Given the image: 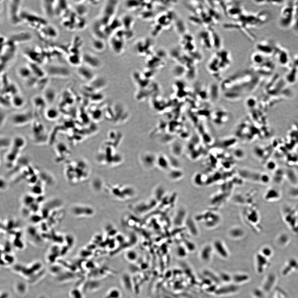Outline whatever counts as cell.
<instances>
[{
    "label": "cell",
    "mask_w": 298,
    "mask_h": 298,
    "mask_svg": "<svg viewBox=\"0 0 298 298\" xmlns=\"http://www.w3.org/2000/svg\"><path fill=\"white\" fill-rule=\"evenodd\" d=\"M77 72L78 74L84 80L92 81L95 78V74L92 69L87 66H79Z\"/></svg>",
    "instance_id": "cell-10"
},
{
    "label": "cell",
    "mask_w": 298,
    "mask_h": 298,
    "mask_svg": "<svg viewBox=\"0 0 298 298\" xmlns=\"http://www.w3.org/2000/svg\"><path fill=\"white\" fill-rule=\"evenodd\" d=\"M121 23L126 30H131L134 23V19L132 16L126 15L122 18Z\"/></svg>",
    "instance_id": "cell-17"
},
{
    "label": "cell",
    "mask_w": 298,
    "mask_h": 298,
    "mask_svg": "<svg viewBox=\"0 0 298 298\" xmlns=\"http://www.w3.org/2000/svg\"><path fill=\"white\" fill-rule=\"evenodd\" d=\"M92 46L94 49L98 52H102L106 48V44L104 42V40L97 38L92 42Z\"/></svg>",
    "instance_id": "cell-20"
},
{
    "label": "cell",
    "mask_w": 298,
    "mask_h": 298,
    "mask_svg": "<svg viewBox=\"0 0 298 298\" xmlns=\"http://www.w3.org/2000/svg\"><path fill=\"white\" fill-rule=\"evenodd\" d=\"M295 18V6L292 4H287L283 8L281 12L279 25L282 29H286L292 25Z\"/></svg>",
    "instance_id": "cell-1"
},
{
    "label": "cell",
    "mask_w": 298,
    "mask_h": 298,
    "mask_svg": "<svg viewBox=\"0 0 298 298\" xmlns=\"http://www.w3.org/2000/svg\"><path fill=\"white\" fill-rule=\"evenodd\" d=\"M81 60H82V57H80L78 53L72 54L69 57V62L72 64L74 65H79L81 63Z\"/></svg>",
    "instance_id": "cell-29"
},
{
    "label": "cell",
    "mask_w": 298,
    "mask_h": 298,
    "mask_svg": "<svg viewBox=\"0 0 298 298\" xmlns=\"http://www.w3.org/2000/svg\"><path fill=\"white\" fill-rule=\"evenodd\" d=\"M82 58L86 66L91 69L99 68L102 66V62L99 58L91 53H84Z\"/></svg>",
    "instance_id": "cell-7"
},
{
    "label": "cell",
    "mask_w": 298,
    "mask_h": 298,
    "mask_svg": "<svg viewBox=\"0 0 298 298\" xmlns=\"http://www.w3.org/2000/svg\"><path fill=\"white\" fill-rule=\"evenodd\" d=\"M44 96V98L46 103L48 101H52L54 100L56 96V92L53 89L48 88L45 91Z\"/></svg>",
    "instance_id": "cell-26"
},
{
    "label": "cell",
    "mask_w": 298,
    "mask_h": 298,
    "mask_svg": "<svg viewBox=\"0 0 298 298\" xmlns=\"http://www.w3.org/2000/svg\"><path fill=\"white\" fill-rule=\"evenodd\" d=\"M214 246L216 251L220 256L226 258L227 257L228 253L226 248L221 241L219 240L215 241L214 243Z\"/></svg>",
    "instance_id": "cell-18"
},
{
    "label": "cell",
    "mask_w": 298,
    "mask_h": 298,
    "mask_svg": "<svg viewBox=\"0 0 298 298\" xmlns=\"http://www.w3.org/2000/svg\"><path fill=\"white\" fill-rule=\"evenodd\" d=\"M37 298H48L46 296H45V295H40V296L38 297Z\"/></svg>",
    "instance_id": "cell-38"
},
{
    "label": "cell",
    "mask_w": 298,
    "mask_h": 298,
    "mask_svg": "<svg viewBox=\"0 0 298 298\" xmlns=\"http://www.w3.org/2000/svg\"><path fill=\"white\" fill-rule=\"evenodd\" d=\"M174 75L177 77H181L182 75L186 74V70L183 66H177L175 67L173 69Z\"/></svg>",
    "instance_id": "cell-27"
},
{
    "label": "cell",
    "mask_w": 298,
    "mask_h": 298,
    "mask_svg": "<svg viewBox=\"0 0 298 298\" xmlns=\"http://www.w3.org/2000/svg\"><path fill=\"white\" fill-rule=\"evenodd\" d=\"M121 282L125 289L127 291H132V283L129 276L127 274H124L121 277Z\"/></svg>",
    "instance_id": "cell-22"
},
{
    "label": "cell",
    "mask_w": 298,
    "mask_h": 298,
    "mask_svg": "<svg viewBox=\"0 0 298 298\" xmlns=\"http://www.w3.org/2000/svg\"><path fill=\"white\" fill-rule=\"evenodd\" d=\"M298 69L291 66L289 71L286 75V81L289 84L295 83L297 80L298 78Z\"/></svg>",
    "instance_id": "cell-14"
},
{
    "label": "cell",
    "mask_w": 298,
    "mask_h": 298,
    "mask_svg": "<svg viewBox=\"0 0 298 298\" xmlns=\"http://www.w3.org/2000/svg\"><path fill=\"white\" fill-rule=\"evenodd\" d=\"M291 65L292 67L298 69V54L294 56Z\"/></svg>",
    "instance_id": "cell-33"
},
{
    "label": "cell",
    "mask_w": 298,
    "mask_h": 298,
    "mask_svg": "<svg viewBox=\"0 0 298 298\" xmlns=\"http://www.w3.org/2000/svg\"><path fill=\"white\" fill-rule=\"evenodd\" d=\"M15 289L18 294L23 295L27 292V285L23 281H18L15 285Z\"/></svg>",
    "instance_id": "cell-21"
},
{
    "label": "cell",
    "mask_w": 298,
    "mask_h": 298,
    "mask_svg": "<svg viewBox=\"0 0 298 298\" xmlns=\"http://www.w3.org/2000/svg\"><path fill=\"white\" fill-rule=\"evenodd\" d=\"M46 116L49 120H55L59 116V113L56 109L50 108L47 109L45 113Z\"/></svg>",
    "instance_id": "cell-25"
},
{
    "label": "cell",
    "mask_w": 298,
    "mask_h": 298,
    "mask_svg": "<svg viewBox=\"0 0 298 298\" xmlns=\"http://www.w3.org/2000/svg\"><path fill=\"white\" fill-rule=\"evenodd\" d=\"M9 298V295L6 292H3V294L1 295V298Z\"/></svg>",
    "instance_id": "cell-37"
},
{
    "label": "cell",
    "mask_w": 298,
    "mask_h": 298,
    "mask_svg": "<svg viewBox=\"0 0 298 298\" xmlns=\"http://www.w3.org/2000/svg\"><path fill=\"white\" fill-rule=\"evenodd\" d=\"M21 20L23 19L24 21L30 23L29 24L34 25L35 24L37 25H44L46 24L47 22L42 18H40L38 16H35L34 14L28 13L27 12H23L21 14Z\"/></svg>",
    "instance_id": "cell-9"
},
{
    "label": "cell",
    "mask_w": 298,
    "mask_h": 298,
    "mask_svg": "<svg viewBox=\"0 0 298 298\" xmlns=\"http://www.w3.org/2000/svg\"><path fill=\"white\" fill-rule=\"evenodd\" d=\"M274 55L277 56V57L281 65L284 67L289 65V54L285 49L276 44Z\"/></svg>",
    "instance_id": "cell-8"
},
{
    "label": "cell",
    "mask_w": 298,
    "mask_h": 298,
    "mask_svg": "<svg viewBox=\"0 0 298 298\" xmlns=\"http://www.w3.org/2000/svg\"><path fill=\"white\" fill-rule=\"evenodd\" d=\"M55 1H43V6L46 14L49 17H52L55 14L54 2Z\"/></svg>",
    "instance_id": "cell-13"
},
{
    "label": "cell",
    "mask_w": 298,
    "mask_h": 298,
    "mask_svg": "<svg viewBox=\"0 0 298 298\" xmlns=\"http://www.w3.org/2000/svg\"><path fill=\"white\" fill-rule=\"evenodd\" d=\"M32 119L33 115L31 112H18L12 115L11 118V123L16 126H21L29 124Z\"/></svg>",
    "instance_id": "cell-3"
},
{
    "label": "cell",
    "mask_w": 298,
    "mask_h": 298,
    "mask_svg": "<svg viewBox=\"0 0 298 298\" xmlns=\"http://www.w3.org/2000/svg\"><path fill=\"white\" fill-rule=\"evenodd\" d=\"M117 1H109L105 4L102 16L99 21L105 26L108 25L113 20L118 3Z\"/></svg>",
    "instance_id": "cell-2"
},
{
    "label": "cell",
    "mask_w": 298,
    "mask_h": 298,
    "mask_svg": "<svg viewBox=\"0 0 298 298\" xmlns=\"http://www.w3.org/2000/svg\"><path fill=\"white\" fill-rule=\"evenodd\" d=\"M46 29L47 34H49L50 37H56L57 36V31L56 29L52 27L48 26L46 27Z\"/></svg>",
    "instance_id": "cell-31"
},
{
    "label": "cell",
    "mask_w": 298,
    "mask_h": 298,
    "mask_svg": "<svg viewBox=\"0 0 298 298\" xmlns=\"http://www.w3.org/2000/svg\"><path fill=\"white\" fill-rule=\"evenodd\" d=\"M18 74L21 78L24 79H28L31 77L32 72L29 66H23L18 70Z\"/></svg>",
    "instance_id": "cell-19"
},
{
    "label": "cell",
    "mask_w": 298,
    "mask_h": 298,
    "mask_svg": "<svg viewBox=\"0 0 298 298\" xmlns=\"http://www.w3.org/2000/svg\"><path fill=\"white\" fill-rule=\"evenodd\" d=\"M127 259L130 261H134L136 260L137 254L136 253L134 252H128L126 255Z\"/></svg>",
    "instance_id": "cell-32"
},
{
    "label": "cell",
    "mask_w": 298,
    "mask_h": 298,
    "mask_svg": "<svg viewBox=\"0 0 298 298\" xmlns=\"http://www.w3.org/2000/svg\"><path fill=\"white\" fill-rule=\"evenodd\" d=\"M75 9L76 13L81 16H85L87 12L86 6L81 3H79L75 6Z\"/></svg>",
    "instance_id": "cell-28"
},
{
    "label": "cell",
    "mask_w": 298,
    "mask_h": 298,
    "mask_svg": "<svg viewBox=\"0 0 298 298\" xmlns=\"http://www.w3.org/2000/svg\"><path fill=\"white\" fill-rule=\"evenodd\" d=\"M12 104L16 108H21L24 105L25 101L21 96L17 95L13 96L12 100Z\"/></svg>",
    "instance_id": "cell-24"
},
{
    "label": "cell",
    "mask_w": 298,
    "mask_h": 298,
    "mask_svg": "<svg viewBox=\"0 0 298 298\" xmlns=\"http://www.w3.org/2000/svg\"><path fill=\"white\" fill-rule=\"evenodd\" d=\"M254 2L255 3L257 4L258 5H262L268 3V1H254Z\"/></svg>",
    "instance_id": "cell-36"
},
{
    "label": "cell",
    "mask_w": 298,
    "mask_h": 298,
    "mask_svg": "<svg viewBox=\"0 0 298 298\" xmlns=\"http://www.w3.org/2000/svg\"><path fill=\"white\" fill-rule=\"evenodd\" d=\"M266 57L267 56L258 52L252 55V60L255 65H256V66H259L262 65L266 62L267 60L266 59Z\"/></svg>",
    "instance_id": "cell-16"
},
{
    "label": "cell",
    "mask_w": 298,
    "mask_h": 298,
    "mask_svg": "<svg viewBox=\"0 0 298 298\" xmlns=\"http://www.w3.org/2000/svg\"><path fill=\"white\" fill-rule=\"evenodd\" d=\"M31 38L30 33L25 31L13 34L10 37V40L13 42H21L30 40Z\"/></svg>",
    "instance_id": "cell-12"
},
{
    "label": "cell",
    "mask_w": 298,
    "mask_h": 298,
    "mask_svg": "<svg viewBox=\"0 0 298 298\" xmlns=\"http://www.w3.org/2000/svg\"><path fill=\"white\" fill-rule=\"evenodd\" d=\"M47 74L50 76L66 77L70 76V72L69 69L64 66L58 65H51L46 68Z\"/></svg>",
    "instance_id": "cell-4"
},
{
    "label": "cell",
    "mask_w": 298,
    "mask_h": 298,
    "mask_svg": "<svg viewBox=\"0 0 298 298\" xmlns=\"http://www.w3.org/2000/svg\"><path fill=\"white\" fill-rule=\"evenodd\" d=\"M110 44L112 49L118 54H120L123 52L124 48V40L118 37H112L111 39Z\"/></svg>",
    "instance_id": "cell-11"
},
{
    "label": "cell",
    "mask_w": 298,
    "mask_h": 298,
    "mask_svg": "<svg viewBox=\"0 0 298 298\" xmlns=\"http://www.w3.org/2000/svg\"><path fill=\"white\" fill-rule=\"evenodd\" d=\"M201 176L200 174H198L196 175L194 178V181L195 183H196L197 184H201Z\"/></svg>",
    "instance_id": "cell-34"
},
{
    "label": "cell",
    "mask_w": 298,
    "mask_h": 298,
    "mask_svg": "<svg viewBox=\"0 0 298 298\" xmlns=\"http://www.w3.org/2000/svg\"><path fill=\"white\" fill-rule=\"evenodd\" d=\"M21 5V1H12L9 4L10 18L12 24L17 25L21 22V14H19V8Z\"/></svg>",
    "instance_id": "cell-5"
},
{
    "label": "cell",
    "mask_w": 298,
    "mask_h": 298,
    "mask_svg": "<svg viewBox=\"0 0 298 298\" xmlns=\"http://www.w3.org/2000/svg\"><path fill=\"white\" fill-rule=\"evenodd\" d=\"M121 293L119 289L113 287L109 289L106 293L105 298H121Z\"/></svg>",
    "instance_id": "cell-23"
},
{
    "label": "cell",
    "mask_w": 298,
    "mask_h": 298,
    "mask_svg": "<svg viewBox=\"0 0 298 298\" xmlns=\"http://www.w3.org/2000/svg\"><path fill=\"white\" fill-rule=\"evenodd\" d=\"M70 298H84L83 293L77 288L72 289L70 292Z\"/></svg>",
    "instance_id": "cell-30"
},
{
    "label": "cell",
    "mask_w": 298,
    "mask_h": 298,
    "mask_svg": "<svg viewBox=\"0 0 298 298\" xmlns=\"http://www.w3.org/2000/svg\"><path fill=\"white\" fill-rule=\"evenodd\" d=\"M269 41H262L258 43L256 46L258 52L268 57L274 55L276 44Z\"/></svg>",
    "instance_id": "cell-6"
},
{
    "label": "cell",
    "mask_w": 298,
    "mask_h": 298,
    "mask_svg": "<svg viewBox=\"0 0 298 298\" xmlns=\"http://www.w3.org/2000/svg\"><path fill=\"white\" fill-rule=\"evenodd\" d=\"M29 66L30 68L32 73L37 78H44L45 75V72L38 66L37 63H31L29 64Z\"/></svg>",
    "instance_id": "cell-15"
},
{
    "label": "cell",
    "mask_w": 298,
    "mask_h": 298,
    "mask_svg": "<svg viewBox=\"0 0 298 298\" xmlns=\"http://www.w3.org/2000/svg\"><path fill=\"white\" fill-rule=\"evenodd\" d=\"M269 3H271V4L273 5H281L284 3L285 2L284 1H269Z\"/></svg>",
    "instance_id": "cell-35"
}]
</instances>
